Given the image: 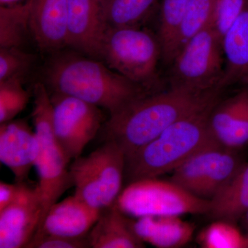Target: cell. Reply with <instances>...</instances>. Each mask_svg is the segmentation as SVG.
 Returning <instances> with one entry per match:
<instances>
[{
    "mask_svg": "<svg viewBox=\"0 0 248 248\" xmlns=\"http://www.w3.org/2000/svg\"><path fill=\"white\" fill-rule=\"evenodd\" d=\"M218 94L171 87L146 94L110 115L104 124L106 140L115 142L128 157L177 121L218 102Z\"/></svg>",
    "mask_w": 248,
    "mask_h": 248,
    "instance_id": "6da1fadb",
    "label": "cell"
},
{
    "mask_svg": "<svg viewBox=\"0 0 248 248\" xmlns=\"http://www.w3.org/2000/svg\"><path fill=\"white\" fill-rule=\"evenodd\" d=\"M46 79L53 92L104 108L110 115L135 99L151 94L97 59L77 55L53 59L47 67Z\"/></svg>",
    "mask_w": 248,
    "mask_h": 248,
    "instance_id": "7a4b0ae2",
    "label": "cell"
},
{
    "mask_svg": "<svg viewBox=\"0 0 248 248\" xmlns=\"http://www.w3.org/2000/svg\"><path fill=\"white\" fill-rule=\"evenodd\" d=\"M217 102L177 121L125 158L124 177L129 184L172 172L192 155L215 141L210 133L208 120Z\"/></svg>",
    "mask_w": 248,
    "mask_h": 248,
    "instance_id": "3957f363",
    "label": "cell"
},
{
    "mask_svg": "<svg viewBox=\"0 0 248 248\" xmlns=\"http://www.w3.org/2000/svg\"><path fill=\"white\" fill-rule=\"evenodd\" d=\"M33 93L32 123L40 143L35 167L38 173L37 186L43 201V221L50 207L73 186V183L69 170L67 169L71 160L60 146L54 132L53 105L47 88L43 83H37Z\"/></svg>",
    "mask_w": 248,
    "mask_h": 248,
    "instance_id": "277c9868",
    "label": "cell"
},
{
    "mask_svg": "<svg viewBox=\"0 0 248 248\" xmlns=\"http://www.w3.org/2000/svg\"><path fill=\"white\" fill-rule=\"evenodd\" d=\"M161 55L159 38L139 27L108 28L99 60L148 91L155 81Z\"/></svg>",
    "mask_w": 248,
    "mask_h": 248,
    "instance_id": "5b68a950",
    "label": "cell"
},
{
    "mask_svg": "<svg viewBox=\"0 0 248 248\" xmlns=\"http://www.w3.org/2000/svg\"><path fill=\"white\" fill-rule=\"evenodd\" d=\"M125 156L115 142L107 141L70 166L75 195L93 208L103 210L115 203L122 192Z\"/></svg>",
    "mask_w": 248,
    "mask_h": 248,
    "instance_id": "8992f818",
    "label": "cell"
},
{
    "mask_svg": "<svg viewBox=\"0 0 248 248\" xmlns=\"http://www.w3.org/2000/svg\"><path fill=\"white\" fill-rule=\"evenodd\" d=\"M122 213L134 218L208 214L210 201L199 198L172 181L158 177L130 183L115 202Z\"/></svg>",
    "mask_w": 248,
    "mask_h": 248,
    "instance_id": "52a82bcc",
    "label": "cell"
},
{
    "mask_svg": "<svg viewBox=\"0 0 248 248\" xmlns=\"http://www.w3.org/2000/svg\"><path fill=\"white\" fill-rule=\"evenodd\" d=\"M172 63L171 87L200 93L220 91L225 58L221 37L211 24L187 41Z\"/></svg>",
    "mask_w": 248,
    "mask_h": 248,
    "instance_id": "ba28073f",
    "label": "cell"
},
{
    "mask_svg": "<svg viewBox=\"0 0 248 248\" xmlns=\"http://www.w3.org/2000/svg\"><path fill=\"white\" fill-rule=\"evenodd\" d=\"M244 163L237 151L214 141L174 170L170 180L196 197L210 201Z\"/></svg>",
    "mask_w": 248,
    "mask_h": 248,
    "instance_id": "9c48e42d",
    "label": "cell"
},
{
    "mask_svg": "<svg viewBox=\"0 0 248 248\" xmlns=\"http://www.w3.org/2000/svg\"><path fill=\"white\" fill-rule=\"evenodd\" d=\"M50 99L55 136L70 160L76 159L102 128V110L94 104L62 93L53 92Z\"/></svg>",
    "mask_w": 248,
    "mask_h": 248,
    "instance_id": "30bf717a",
    "label": "cell"
},
{
    "mask_svg": "<svg viewBox=\"0 0 248 248\" xmlns=\"http://www.w3.org/2000/svg\"><path fill=\"white\" fill-rule=\"evenodd\" d=\"M17 184L14 201L0 211V248H25L43 218V201L38 186Z\"/></svg>",
    "mask_w": 248,
    "mask_h": 248,
    "instance_id": "8fae6325",
    "label": "cell"
},
{
    "mask_svg": "<svg viewBox=\"0 0 248 248\" xmlns=\"http://www.w3.org/2000/svg\"><path fill=\"white\" fill-rule=\"evenodd\" d=\"M108 28L105 0H68L67 45L99 60Z\"/></svg>",
    "mask_w": 248,
    "mask_h": 248,
    "instance_id": "7c38bea8",
    "label": "cell"
},
{
    "mask_svg": "<svg viewBox=\"0 0 248 248\" xmlns=\"http://www.w3.org/2000/svg\"><path fill=\"white\" fill-rule=\"evenodd\" d=\"M40 143L25 120H11L0 125V161L14 174L16 183L27 182L35 167Z\"/></svg>",
    "mask_w": 248,
    "mask_h": 248,
    "instance_id": "4fadbf2b",
    "label": "cell"
},
{
    "mask_svg": "<svg viewBox=\"0 0 248 248\" xmlns=\"http://www.w3.org/2000/svg\"><path fill=\"white\" fill-rule=\"evenodd\" d=\"M102 211L74 195L54 203L36 233L71 237L86 236L95 224Z\"/></svg>",
    "mask_w": 248,
    "mask_h": 248,
    "instance_id": "5bb4252c",
    "label": "cell"
},
{
    "mask_svg": "<svg viewBox=\"0 0 248 248\" xmlns=\"http://www.w3.org/2000/svg\"><path fill=\"white\" fill-rule=\"evenodd\" d=\"M31 32L42 51L67 45L68 0H30Z\"/></svg>",
    "mask_w": 248,
    "mask_h": 248,
    "instance_id": "9a60e30c",
    "label": "cell"
},
{
    "mask_svg": "<svg viewBox=\"0 0 248 248\" xmlns=\"http://www.w3.org/2000/svg\"><path fill=\"white\" fill-rule=\"evenodd\" d=\"M225 71L220 90L242 85L248 89V0L241 15L222 39Z\"/></svg>",
    "mask_w": 248,
    "mask_h": 248,
    "instance_id": "2e32d148",
    "label": "cell"
},
{
    "mask_svg": "<svg viewBox=\"0 0 248 248\" xmlns=\"http://www.w3.org/2000/svg\"><path fill=\"white\" fill-rule=\"evenodd\" d=\"M134 231L144 243L159 248H177L192 239L195 226L180 216H146L132 219Z\"/></svg>",
    "mask_w": 248,
    "mask_h": 248,
    "instance_id": "e0dca14e",
    "label": "cell"
},
{
    "mask_svg": "<svg viewBox=\"0 0 248 248\" xmlns=\"http://www.w3.org/2000/svg\"><path fill=\"white\" fill-rule=\"evenodd\" d=\"M88 236L93 248L146 247L134 231L132 219L122 213L115 203L102 210Z\"/></svg>",
    "mask_w": 248,
    "mask_h": 248,
    "instance_id": "ac0fdd59",
    "label": "cell"
},
{
    "mask_svg": "<svg viewBox=\"0 0 248 248\" xmlns=\"http://www.w3.org/2000/svg\"><path fill=\"white\" fill-rule=\"evenodd\" d=\"M248 212V162H245L231 181L210 200L209 215L215 219L234 222Z\"/></svg>",
    "mask_w": 248,
    "mask_h": 248,
    "instance_id": "d6986e66",
    "label": "cell"
},
{
    "mask_svg": "<svg viewBox=\"0 0 248 248\" xmlns=\"http://www.w3.org/2000/svg\"><path fill=\"white\" fill-rule=\"evenodd\" d=\"M190 0H163L160 14L159 38L161 56L172 63L177 55L179 31Z\"/></svg>",
    "mask_w": 248,
    "mask_h": 248,
    "instance_id": "ffe728a7",
    "label": "cell"
},
{
    "mask_svg": "<svg viewBox=\"0 0 248 248\" xmlns=\"http://www.w3.org/2000/svg\"><path fill=\"white\" fill-rule=\"evenodd\" d=\"M31 1L0 7V48H19L31 31Z\"/></svg>",
    "mask_w": 248,
    "mask_h": 248,
    "instance_id": "44dd1931",
    "label": "cell"
},
{
    "mask_svg": "<svg viewBox=\"0 0 248 248\" xmlns=\"http://www.w3.org/2000/svg\"><path fill=\"white\" fill-rule=\"evenodd\" d=\"M159 0H105L108 27H139Z\"/></svg>",
    "mask_w": 248,
    "mask_h": 248,
    "instance_id": "7402d4cb",
    "label": "cell"
},
{
    "mask_svg": "<svg viewBox=\"0 0 248 248\" xmlns=\"http://www.w3.org/2000/svg\"><path fill=\"white\" fill-rule=\"evenodd\" d=\"M201 246L205 248H247L246 235L241 234L233 222L217 219L203 230L198 236Z\"/></svg>",
    "mask_w": 248,
    "mask_h": 248,
    "instance_id": "603a6c76",
    "label": "cell"
},
{
    "mask_svg": "<svg viewBox=\"0 0 248 248\" xmlns=\"http://www.w3.org/2000/svg\"><path fill=\"white\" fill-rule=\"evenodd\" d=\"M215 5V0L189 1L178 36L177 54L187 41L210 25L213 19Z\"/></svg>",
    "mask_w": 248,
    "mask_h": 248,
    "instance_id": "cb8c5ba5",
    "label": "cell"
},
{
    "mask_svg": "<svg viewBox=\"0 0 248 248\" xmlns=\"http://www.w3.org/2000/svg\"><path fill=\"white\" fill-rule=\"evenodd\" d=\"M30 94L23 87V80L0 81V124L14 120L29 102Z\"/></svg>",
    "mask_w": 248,
    "mask_h": 248,
    "instance_id": "d4e9b609",
    "label": "cell"
},
{
    "mask_svg": "<svg viewBox=\"0 0 248 248\" xmlns=\"http://www.w3.org/2000/svg\"><path fill=\"white\" fill-rule=\"evenodd\" d=\"M34 56L19 48H0V81L24 79L33 62Z\"/></svg>",
    "mask_w": 248,
    "mask_h": 248,
    "instance_id": "484cf974",
    "label": "cell"
},
{
    "mask_svg": "<svg viewBox=\"0 0 248 248\" xmlns=\"http://www.w3.org/2000/svg\"><path fill=\"white\" fill-rule=\"evenodd\" d=\"M246 3V0H215V10L210 24L221 40L241 15Z\"/></svg>",
    "mask_w": 248,
    "mask_h": 248,
    "instance_id": "4316f807",
    "label": "cell"
},
{
    "mask_svg": "<svg viewBox=\"0 0 248 248\" xmlns=\"http://www.w3.org/2000/svg\"><path fill=\"white\" fill-rule=\"evenodd\" d=\"M71 236L35 233L25 248H89V236Z\"/></svg>",
    "mask_w": 248,
    "mask_h": 248,
    "instance_id": "83f0119b",
    "label": "cell"
},
{
    "mask_svg": "<svg viewBox=\"0 0 248 248\" xmlns=\"http://www.w3.org/2000/svg\"><path fill=\"white\" fill-rule=\"evenodd\" d=\"M218 143L229 149L237 151L247 146L248 144V105L235 119L231 128Z\"/></svg>",
    "mask_w": 248,
    "mask_h": 248,
    "instance_id": "f1b7e54d",
    "label": "cell"
},
{
    "mask_svg": "<svg viewBox=\"0 0 248 248\" xmlns=\"http://www.w3.org/2000/svg\"><path fill=\"white\" fill-rule=\"evenodd\" d=\"M17 183L15 184L0 182V211L4 210L14 201L18 191Z\"/></svg>",
    "mask_w": 248,
    "mask_h": 248,
    "instance_id": "f546056e",
    "label": "cell"
},
{
    "mask_svg": "<svg viewBox=\"0 0 248 248\" xmlns=\"http://www.w3.org/2000/svg\"><path fill=\"white\" fill-rule=\"evenodd\" d=\"M22 0H0V4L1 6H11L19 4Z\"/></svg>",
    "mask_w": 248,
    "mask_h": 248,
    "instance_id": "4dcf8cb0",
    "label": "cell"
},
{
    "mask_svg": "<svg viewBox=\"0 0 248 248\" xmlns=\"http://www.w3.org/2000/svg\"><path fill=\"white\" fill-rule=\"evenodd\" d=\"M244 217H246V222H247L248 228V212L246 214V215H245ZM246 235H248V234Z\"/></svg>",
    "mask_w": 248,
    "mask_h": 248,
    "instance_id": "1f68e13d",
    "label": "cell"
}]
</instances>
